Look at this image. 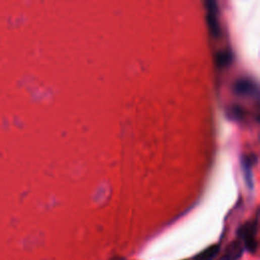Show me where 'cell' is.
Returning <instances> with one entry per match:
<instances>
[{
  "label": "cell",
  "instance_id": "cell-1",
  "mask_svg": "<svg viewBox=\"0 0 260 260\" xmlns=\"http://www.w3.org/2000/svg\"><path fill=\"white\" fill-rule=\"evenodd\" d=\"M256 234H257L256 223L246 225L242 229V231L240 232V235H241V237L243 239V242H244V246L250 253H256L257 248H258V242H257Z\"/></svg>",
  "mask_w": 260,
  "mask_h": 260
},
{
  "label": "cell",
  "instance_id": "cell-2",
  "mask_svg": "<svg viewBox=\"0 0 260 260\" xmlns=\"http://www.w3.org/2000/svg\"><path fill=\"white\" fill-rule=\"evenodd\" d=\"M243 252H244L243 244L240 241L235 240L228 245L220 260H239L242 257Z\"/></svg>",
  "mask_w": 260,
  "mask_h": 260
},
{
  "label": "cell",
  "instance_id": "cell-3",
  "mask_svg": "<svg viewBox=\"0 0 260 260\" xmlns=\"http://www.w3.org/2000/svg\"><path fill=\"white\" fill-rule=\"evenodd\" d=\"M220 245L219 244H214L199 252L197 255L194 256L193 260H214L219 252H220Z\"/></svg>",
  "mask_w": 260,
  "mask_h": 260
},
{
  "label": "cell",
  "instance_id": "cell-4",
  "mask_svg": "<svg viewBox=\"0 0 260 260\" xmlns=\"http://www.w3.org/2000/svg\"><path fill=\"white\" fill-rule=\"evenodd\" d=\"M115 260H126V259H122V258H118V259H115Z\"/></svg>",
  "mask_w": 260,
  "mask_h": 260
}]
</instances>
